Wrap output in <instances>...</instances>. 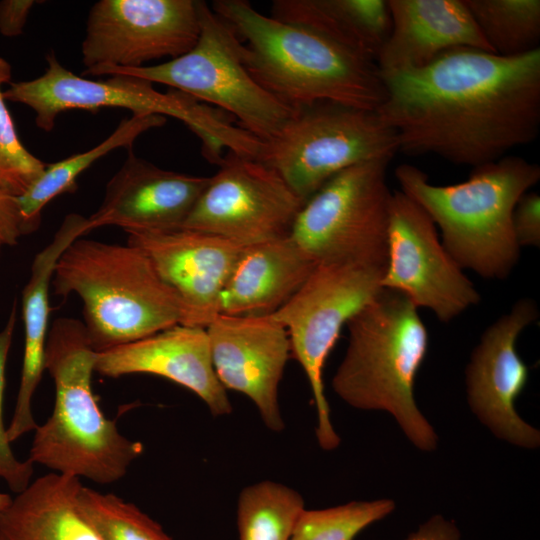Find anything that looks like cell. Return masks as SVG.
<instances>
[{
    "instance_id": "6da1fadb",
    "label": "cell",
    "mask_w": 540,
    "mask_h": 540,
    "mask_svg": "<svg viewBox=\"0 0 540 540\" xmlns=\"http://www.w3.org/2000/svg\"><path fill=\"white\" fill-rule=\"evenodd\" d=\"M381 76L385 98L376 112L407 154L474 168L539 134L540 48L503 57L458 47L423 67Z\"/></svg>"
},
{
    "instance_id": "7a4b0ae2",
    "label": "cell",
    "mask_w": 540,
    "mask_h": 540,
    "mask_svg": "<svg viewBox=\"0 0 540 540\" xmlns=\"http://www.w3.org/2000/svg\"><path fill=\"white\" fill-rule=\"evenodd\" d=\"M210 6L240 39L251 76L290 108L332 102L377 111L383 103L385 85L375 62L309 28L262 14L249 1Z\"/></svg>"
},
{
    "instance_id": "3957f363",
    "label": "cell",
    "mask_w": 540,
    "mask_h": 540,
    "mask_svg": "<svg viewBox=\"0 0 540 540\" xmlns=\"http://www.w3.org/2000/svg\"><path fill=\"white\" fill-rule=\"evenodd\" d=\"M97 351L82 321L57 318L48 330L44 368L55 386L52 414L34 430L28 460L51 472L110 484L142 455L105 416L92 389Z\"/></svg>"
},
{
    "instance_id": "277c9868",
    "label": "cell",
    "mask_w": 540,
    "mask_h": 540,
    "mask_svg": "<svg viewBox=\"0 0 540 540\" xmlns=\"http://www.w3.org/2000/svg\"><path fill=\"white\" fill-rule=\"evenodd\" d=\"M395 176L401 191L416 201L441 231V242L462 269L485 279L504 280L520 257L512 215L520 197L538 183L540 167L506 155L474 167L467 180L435 185L410 164Z\"/></svg>"
},
{
    "instance_id": "5b68a950",
    "label": "cell",
    "mask_w": 540,
    "mask_h": 540,
    "mask_svg": "<svg viewBox=\"0 0 540 540\" xmlns=\"http://www.w3.org/2000/svg\"><path fill=\"white\" fill-rule=\"evenodd\" d=\"M346 325L349 342L331 381L334 392L354 408L389 412L417 448L435 449L437 435L413 394L428 350L418 308L403 294L383 288Z\"/></svg>"
},
{
    "instance_id": "8992f818",
    "label": "cell",
    "mask_w": 540,
    "mask_h": 540,
    "mask_svg": "<svg viewBox=\"0 0 540 540\" xmlns=\"http://www.w3.org/2000/svg\"><path fill=\"white\" fill-rule=\"evenodd\" d=\"M74 293L83 304V324L101 352L185 323L176 293L137 246L74 240L59 257L51 289Z\"/></svg>"
},
{
    "instance_id": "52a82bcc",
    "label": "cell",
    "mask_w": 540,
    "mask_h": 540,
    "mask_svg": "<svg viewBox=\"0 0 540 540\" xmlns=\"http://www.w3.org/2000/svg\"><path fill=\"white\" fill-rule=\"evenodd\" d=\"M46 60L44 74L28 81L10 82L3 91L5 101L31 108L36 126L45 132L52 131L57 116L67 110L123 108L132 114L170 116L183 122L201 140L202 154L213 164L222 161L225 150L249 155L256 147L255 138L233 124L227 113L185 93H161L151 82L128 75L90 80L64 67L53 51L46 55Z\"/></svg>"
},
{
    "instance_id": "ba28073f",
    "label": "cell",
    "mask_w": 540,
    "mask_h": 540,
    "mask_svg": "<svg viewBox=\"0 0 540 540\" xmlns=\"http://www.w3.org/2000/svg\"><path fill=\"white\" fill-rule=\"evenodd\" d=\"M200 33L185 54L139 68L108 66L84 69V76H134L167 85L230 114L238 126L261 142L271 138L294 109L260 86L247 70L242 43L233 29L204 1H199Z\"/></svg>"
},
{
    "instance_id": "9c48e42d",
    "label": "cell",
    "mask_w": 540,
    "mask_h": 540,
    "mask_svg": "<svg viewBox=\"0 0 540 540\" xmlns=\"http://www.w3.org/2000/svg\"><path fill=\"white\" fill-rule=\"evenodd\" d=\"M396 132L376 111L332 102L298 108L262 142L256 160L277 172L304 202L328 180L357 164L399 152Z\"/></svg>"
},
{
    "instance_id": "30bf717a",
    "label": "cell",
    "mask_w": 540,
    "mask_h": 540,
    "mask_svg": "<svg viewBox=\"0 0 540 540\" xmlns=\"http://www.w3.org/2000/svg\"><path fill=\"white\" fill-rule=\"evenodd\" d=\"M389 160L349 167L302 206L290 238L316 264H354L385 270L393 192Z\"/></svg>"
},
{
    "instance_id": "8fae6325",
    "label": "cell",
    "mask_w": 540,
    "mask_h": 540,
    "mask_svg": "<svg viewBox=\"0 0 540 540\" xmlns=\"http://www.w3.org/2000/svg\"><path fill=\"white\" fill-rule=\"evenodd\" d=\"M384 270L354 264H317L298 291L270 316L287 331L291 355L302 367L316 407L315 434L324 450L340 437L330 418L323 368L343 325L383 289Z\"/></svg>"
},
{
    "instance_id": "7c38bea8",
    "label": "cell",
    "mask_w": 540,
    "mask_h": 540,
    "mask_svg": "<svg viewBox=\"0 0 540 540\" xmlns=\"http://www.w3.org/2000/svg\"><path fill=\"white\" fill-rule=\"evenodd\" d=\"M304 203L272 168L228 151L181 228L250 246L289 236Z\"/></svg>"
},
{
    "instance_id": "4fadbf2b",
    "label": "cell",
    "mask_w": 540,
    "mask_h": 540,
    "mask_svg": "<svg viewBox=\"0 0 540 540\" xmlns=\"http://www.w3.org/2000/svg\"><path fill=\"white\" fill-rule=\"evenodd\" d=\"M383 288L406 296L417 308L450 322L480 294L443 246L426 211L402 191H394L388 226L387 264Z\"/></svg>"
},
{
    "instance_id": "5bb4252c",
    "label": "cell",
    "mask_w": 540,
    "mask_h": 540,
    "mask_svg": "<svg viewBox=\"0 0 540 540\" xmlns=\"http://www.w3.org/2000/svg\"><path fill=\"white\" fill-rule=\"evenodd\" d=\"M200 33L199 1L100 0L81 45L84 69L139 68L188 52Z\"/></svg>"
},
{
    "instance_id": "9a60e30c",
    "label": "cell",
    "mask_w": 540,
    "mask_h": 540,
    "mask_svg": "<svg viewBox=\"0 0 540 540\" xmlns=\"http://www.w3.org/2000/svg\"><path fill=\"white\" fill-rule=\"evenodd\" d=\"M538 316L534 300H518L483 332L466 368L472 411L498 438L529 449L539 446L540 432L515 409V400L529 377L528 367L516 351V340Z\"/></svg>"
},
{
    "instance_id": "2e32d148",
    "label": "cell",
    "mask_w": 540,
    "mask_h": 540,
    "mask_svg": "<svg viewBox=\"0 0 540 540\" xmlns=\"http://www.w3.org/2000/svg\"><path fill=\"white\" fill-rule=\"evenodd\" d=\"M214 371L225 389L247 396L264 425L284 427L279 385L291 355L286 329L268 316L217 315L206 327Z\"/></svg>"
},
{
    "instance_id": "e0dca14e",
    "label": "cell",
    "mask_w": 540,
    "mask_h": 540,
    "mask_svg": "<svg viewBox=\"0 0 540 540\" xmlns=\"http://www.w3.org/2000/svg\"><path fill=\"white\" fill-rule=\"evenodd\" d=\"M127 234L180 299L183 325L206 328L219 315L220 294L246 246L185 228Z\"/></svg>"
},
{
    "instance_id": "ac0fdd59",
    "label": "cell",
    "mask_w": 540,
    "mask_h": 540,
    "mask_svg": "<svg viewBox=\"0 0 540 540\" xmlns=\"http://www.w3.org/2000/svg\"><path fill=\"white\" fill-rule=\"evenodd\" d=\"M209 177L162 169L132 149L108 181L99 208L88 218L91 231L115 225L126 232L181 228Z\"/></svg>"
},
{
    "instance_id": "d6986e66",
    "label": "cell",
    "mask_w": 540,
    "mask_h": 540,
    "mask_svg": "<svg viewBox=\"0 0 540 540\" xmlns=\"http://www.w3.org/2000/svg\"><path fill=\"white\" fill-rule=\"evenodd\" d=\"M95 372L112 378L138 373L164 377L196 394L213 416L232 412L226 389L213 368L204 327L178 324L97 352Z\"/></svg>"
},
{
    "instance_id": "ffe728a7",
    "label": "cell",
    "mask_w": 540,
    "mask_h": 540,
    "mask_svg": "<svg viewBox=\"0 0 540 540\" xmlns=\"http://www.w3.org/2000/svg\"><path fill=\"white\" fill-rule=\"evenodd\" d=\"M391 31L376 64L380 73L417 69L443 52H493L464 0H388Z\"/></svg>"
},
{
    "instance_id": "44dd1931",
    "label": "cell",
    "mask_w": 540,
    "mask_h": 540,
    "mask_svg": "<svg viewBox=\"0 0 540 540\" xmlns=\"http://www.w3.org/2000/svg\"><path fill=\"white\" fill-rule=\"evenodd\" d=\"M89 232L91 228L87 217L77 213L66 215L52 240L36 254L32 262L31 274L21 299L24 353L15 409L7 426L10 443L34 431L38 426L32 413V399L45 371L49 292L55 265L74 240Z\"/></svg>"
},
{
    "instance_id": "7402d4cb",
    "label": "cell",
    "mask_w": 540,
    "mask_h": 540,
    "mask_svg": "<svg viewBox=\"0 0 540 540\" xmlns=\"http://www.w3.org/2000/svg\"><path fill=\"white\" fill-rule=\"evenodd\" d=\"M316 265L290 236L246 246L220 294L219 314H273L298 291Z\"/></svg>"
},
{
    "instance_id": "603a6c76",
    "label": "cell",
    "mask_w": 540,
    "mask_h": 540,
    "mask_svg": "<svg viewBox=\"0 0 540 540\" xmlns=\"http://www.w3.org/2000/svg\"><path fill=\"white\" fill-rule=\"evenodd\" d=\"M77 477L49 472L17 493L0 518V540H102L85 515Z\"/></svg>"
},
{
    "instance_id": "cb8c5ba5",
    "label": "cell",
    "mask_w": 540,
    "mask_h": 540,
    "mask_svg": "<svg viewBox=\"0 0 540 540\" xmlns=\"http://www.w3.org/2000/svg\"><path fill=\"white\" fill-rule=\"evenodd\" d=\"M270 16L316 31L375 63L391 31L388 0H275Z\"/></svg>"
},
{
    "instance_id": "d4e9b609",
    "label": "cell",
    "mask_w": 540,
    "mask_h": 540,
    "mask_svg": "<svg viewBox=\"0 0 540 540\" xmlns=\"http://www.w3.org/2000/svg\"><path fill=\"white\" fill-rule=\"evenodd\" d=\"M166 117L156 114H132L122 120L113 133L90 150L47 164L42 174L20 196L16 197L25 234L35 231L43 208L56 196L74 191L78 176L96 160L114 149H132L135 140L150 129L161 127Z\"/></svg>"
},
{
    "instance_id": "484cf974",
    "label": "cell",
    "mask_w": 540,
    "mask_h": 540,
    "mask_svg": "<svg viewBox=\"0 0 540 540\" xmlns=\"http://www.w3.org/2000/svg\"><path fill=\"white\" fill-rule=\"evenodd\" d=\"M305 509L301 494L287 485L270 480L249 485L237 501L239 540H290Z\"/></svg>"
},
{
    "instance_id": "4316f807",
    "label": "cell",
    "mask_w": 540,
    "mask_h": 540,
    "mask_svg": "<svg viewBox=\"0 0 540 540\" xmlns=\"http://www.w3.org/2000/svg\"><path fill=\"white\" fill-rule=\"evenodd\" d=\"M493 52L514 57L539 49V0H464Z\"/></svg>"
},
{
    "instance_id": "83f0119b",
    "label": "cell",
    "mask_w": 540,
    "mask_h": 540,
    "mask_svg": "<svg viewBox=\"0 0 540 540\" xmlns=\"http://www.w3.org/2000/svg\"><path fill=\"white\" fill-rule=\"evenodd\" d=\"M80 500L102 540H172L158 522L115 494L82 486Z\"/></svg>"
},
{
    "instance_id": "f1b7e54d",
    "label": "cell",
    "mask_w": 540,
    "mask_h": 540,
    "mask_svg": "<svg viewBox=\"0 0 540 540\" xmlns=\"http://www.w3.org/2000/svg\"><path fill=\"white\" fill-rule=\"evenodd\" d=\"M391 499L352 501L326 509H305L290 540H355L371 524L393 512Z\"/></svg>"
},
{
    "instance_id": "f546056e",
    "label": "cell",
    "mask_w": 540,
    "mask_h": 540,
    "mask_svg": "<svg viewBox=\"0 0 540 540\" xmlns=\"http://www.w3.org/2000/svg\"><path fill=\"white\" fill-rule=\"evenodd\" d=\"M12 77L10 63L0 56V189L22 195L42 174L46 163L30 153L19 139L3 97V84Z\"/></svg>"
},
{
    "instance_id": "4dcf8cb0",
    "label": "cell",
    "mask_w": 540,
    "mask_h": 540,
    "mask_svg": "<svg viewBox=\"0 0 540 540\" xmlns=\"http://www.w3.org/2000/svg\"><path fill=\"white\" fill-rule=\"evenodd\" d=\"M16 322V303H14L9 318L0 330V479L4 480L14 492L23 491L30 483L34 464L28 459L19 460L11 448L7 437V427L3 421V401L5 391V370Z\"/></svg>"
},
{
    "instance_id": "1f68e13d",
    "label": "cell",
    "mask_w": 540,
    "mask_h": 540,
    "mask_svg": "<svg viewBox=\"0 0 540 540\" xmlns=\"http://www.w3.org/2000/svg\"><path fill=\"white\" fill-rule=\"evenodd\" d=\"M512 228L518 246H540V196L526 192L515 205Z\"/></svg>"
},
{
    "instance_id": "d6a6232c",
    "label": "cell",
    "mask_w": 540,
    "mask_h": 540,
    "mask_svg": "<svg viewBox=\"0 0 540 540\" xmlns=\"http://www.w3.org/2000/svg\"><path fill=\"white\" fill-rule=\"evenodd\" d=\"M42 1L2 0L0 1V34L17 37L23 33L32 7Z\"/></svg>"
},
{
    "instance_id": "836d02e7",
    "label": "cell",
    "mask_w": 540,
    "mask_h": 540,
    "mask_svg": "<svg viewBox=\"0 0 540 540\" xmlns=\"http://www.w3.org/2000/svg\"><path fill=\"white\" fill-rule=\"evenodd\" d=\"M25 235L17 199L0 189V246H13Z\"/></svg>"
},
{
    "instance_id": "e575fe53",
    "label": "cell",
    "mask_w": 540,
    "mask_h": 540,
    "mask_svg": "<svg viewBox=\"0 0 540 540\" xmlns=\"http://www.w3.org/2000/svg\"><path fill=\"white\" fill-rule=\"evenodd\" d=\"M406 540H461L460 531L453 521L435 515L411 533Z\"/></svg>"
},
{
    "instance_id": "d590c367",
    "label": "cell",
    "mask_w": 540,
    "mask_h": 540,
    "mask_svg": "<svg viewBox=\"0 0 540 540\" xmlns=\"http://www.w3.org/2000/svg\"><path fill=\"white\" fill-rule=\"evenodd\" d=\"M12 498L13 497H11L9 494L0 492V518L2 514L4 513V511L10 505Z\"/></svg>"
},
{
    "instance_id": "8d00e7d4",
    "label": "cell",
    "mask_w": 540,
    "mask_h": 540,
    "mask_svg": "<svg viewBox=\"0 0 540 540\" xmlns=\"http://www.w3.org/2000/svg\"><path fill=\"white\" fill-rule=\"evenodd\" d=\"M0 249H1V246H0Z\"/></svg>"
}]
</instances>
